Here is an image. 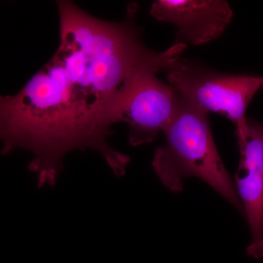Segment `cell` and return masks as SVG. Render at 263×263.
Wrapping results in <instances>:
<instances>
[{
  "label": "cell",
  "instance_id": "cell-1",
  "mask_svg": "<svg viewBox=\"0 0 263 263\" xmlns=\"http://www.w3.org/2000/svg\"><path fill=\"white\" fill-rule=\"evenodd\" d=\"M57 6V51L16 94L0 95L3 153L29 152V168L41 186L56 183L67 154L86 148L97 151L115 176H124L130 159L108 141L119 104L139 72L167 70L179 50L157 52L143 44L136 3L119 22L96 18L72 2Z\"/></svg>",
  "mask_w": 263,
  "mask_h": 263
},
{
  "label": "cell",
  "instance_id": "cell-2",
  "mask_svg": "<svg viewBox=\"0 0 263 263\" xmlns=\"http://www.w3.org/2000/svg\"><path fill=\"white\" fill-rule=\"evenodd\" d=\"M209 114L179 97L176 114L162 130L165 143L155 151L154 171L175 193L182 191L186 178H198L243 212L234 183L216 148Z\"/></svg>",
  "mask_w": 263,
  "mask_h": 263
},
{
  "label": "cell",
  "instance_id": "cell-3",
  "mask_svg": "<svg viewBox=\"0 0 263 263\" xmlns=\"http://www.w3.org/2000/svg\"><path fill=\"white\" fill-rule=\"evenodd\" d=\"M167 80L186 103L224 116L236 129L246 124V112L263 83L262 77L221 73L181 57L167 70Z\"/></svg>",
  "mask_w": 263,
  "mask_h": 263
},
{
  "label": "cell",
  "instance_id": "cell-4",
  "mask_svg": "<svg viewBox=\"0 0 263 263\" xmlns=\"http://www.w3.org/2000/svg\"><path fill=\"white\" fill-rule=\"evenodd\" d=\"M160 71L155 67L142 70L132 81L119 104L117 123L127 124L131 146L153 141L179 107V96L176 90L157 77Z\"/></svg>",
  "mask_w": 263,
  "mask_h": 263
},
{
  "label": "cell",
  "instance_id": "cell-5",
  "mask_svg": "<svg viewBox=\"0 0 263 263\" xmlns=\"http://www.w3.org/2000/svg\"><path fill=\"white\" fill-rule=\"evenodd\" d=\"M239 168L235 175V191L248 221L252 243L247 251L255 258L263 252V130L259 123L247 119L236 129Z\"/></svg>",
  "mask_w": 263,
  "mask_h": 263
},
{
  "label": "cell",
  "instance_id": "cell-6",
  "mask_svg": "<svg viewBox=\"0 0 263 263\" xmlns=\"http://www.w3.org/2000/svg\"><path fill=\"white\" fill-rule=\"evenodd\" d=\"M150 13L177 29L175 44L198 46L220 37L233 13L226 0H157Z\"/></svg>",
  "mask_w": 263,
  "mask_h": 263
}]
</instances>
